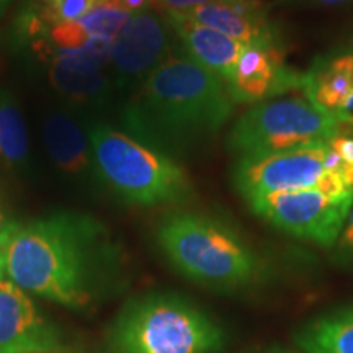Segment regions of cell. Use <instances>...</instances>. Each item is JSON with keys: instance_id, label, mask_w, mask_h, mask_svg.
Wrapping results in <instances>:
<instances>
[{"instance_id": "cell-1", "label": "cell", "mask_w": 353, "mask_h": 353, "mask_svg": "<svg viewBox=\"0 0 353 353\" xmlns=\"http://www.w3.org/2000/svg\"><path fill=\"white\" fill-rule=\"evenodd\" d=\"M3 254L10 281L68 307L87 306L117 267L105 228L76 213L19 224Z\"/></svg>"}, {"instance_id": "cell-2", "label": "cell", "mask_w": 353, "mask_h": 353, "mask_svg": "<svg viewBox=\"0 0 353 353\" xmlns=\"http://www.w3.org/2000/svg\"><path fill=\"white\" fill-rule=\"evenodd\" d=\"M231 114L232 100L218 77L188 57L169 56L144 79L126 126L175 161L214 139Z\"/></svg>"}, {"instance_id": "cell-3", "label": "cell", "mask_w": 353, "mask_h": 353, "mask_svg": "<svg viewBox=\"0 0 353 353\" xmlns=\"http://www.w3.org/2000/svg\"><path fill=\"white\" fill-rule=\"evenodd\" d=\"M159 249L176 272L216 291H239L262 276V260L234 229L211 216L176 211L156 231Z\"/></svg>"}, {"instance_id": "cell-4", "label": "cell", "mask_w": 353, "mask_h": 353, "mask_svg": "<svg viewBox=\"0 0 353 353\" xmlns=\"http://www.w3.org/2000/svg\"><path fill=\"white\" fill-rule=\"evenodd\" d=\"M218 322L179 294L152 293L128 303L108 337V353H221Z\"/></svg>"}, {"instance_id": "cell-5", "label": "cell", "mask_w": 353, "mask_h": 353, "mask_svg": "<svg viewBox=\"0 0 353 353\" xmlns=\"http://www.w3.org/2000/svg\"><path fill=\"white\" fill-rule=\"evenodd\" d=\"M88 141L99 175L130 205H175L193 195L192 180L179 162L126 132L97 126Z\"/></svg>"}, {"instance_id": "cell-6", "label": "cell", "mask_w": 353, "mask_h": 353, "mask_svg": "<svg viewBox=\"0 0 353 353\" xmlns=\"http://www.w3.org/2000/svg\"><path fill=\"white\" fill-rule=\"evenodd\" d=\"M353 114L329 113L306 97L273 99L254 105L234 123L228 144L241 159L259 157L327 143Z\"/></svg>"}, {"instance_id": "cell-7", "label": "cell", "mask_w": 353, "mask_h": 353, "mask_svg": "<svg viewBox=\"0 0 353 353\" xmlns=\"http://www.w3.org/2000/svg\"><path fill=\"white\" fill-rule=\"evenodd\" d=\"M247 205L278 231L322 247H334L353 200L335 201L316 188H306L259 196Z\"/></svg>"}, {"instance_id": "cell-8", "label": "cell", "mask_w": 353, "mask_h": 353, "mask_svg": "<svg viewBox=\"0 0 353 353\" xmlns=\"http://www.w3.org/2000/svg\"><path fill=\"white\" fill-rule=\"evenodd\" d=\"M327 143H317L259 157L239 159L234 185L245 201L273 193L314 188L324 174Z\"/></svg>"}, {"instance_id": "cell-9", "label": "cell", "mask_w": 353, "mask_h": 353, "mask_svg": "<svg viewBox=\"0 0 353 353\" xmlns=\"http://www.w3.org/2000/svg\"><path fill=\"white\" fill-rule=\"evenodd\" d=\"M226 88L236 103L257 105L301 90V72L286 64L280 43L249 44L242 51Z\"/></svg>"}, {"instance_id": "cell-10", "label": "cell", "mask_w": 353, "mask_h": 353, "mask_svg": "<svg viewBox=\"0 0 353 353\" xmlns=\"http://www.w3.org/2000/svg\"><path fill=\"white\" fill-rule=\"evenodd\" d=\"M170 26L156 8L134 13L112 44L110 64L121 81L148 77L169 57Z\"/></svg>"}, {"instance_id": "cell-11", "label": "cell", "mask_w": 353, "mask_h": 353, "mask_svg": "<svg viewBox=\"0 0 353 353\" xmlns=\"http://www.w3.org/2000/svg\"><path fill=\"white\" fill-rule=\"evenodd\" d=\"M113 39L92 38L77 50L46 46L44 59L50 61V81L65 99L92 101L108 90L103 68L110 64Z\"/></svg>"}, {"instance_id": "cell-12", "label": "cell", "mask_w": 353, "mask_h": 353, "mask_svg": "<svg viewBox=\"0 0 353 353\" xmlns=\"http://www.w3.org/2000/svg\"><path fill=\"white\" fill-rule=\"evenodd\" d=\"M61 348L57 330L10 280H0V353H43Z\"/></svg>"}, {"instance_id": "cell-13", "label": "cell", "mask_w": 353, "mask_h": 353, "mask_svg": "<svg viewBox=\"0 0 353 353\" xmlns=\"http://www.w3.org/2000/svg\"><path fill=\"white\" fill-rule=\"evenodd\" d=\"M162 15L165 17L175 37L182 41L188 59L208 70L228 87L245 44L198 23L182 13H162Z\"/></svg>"}, {"instance_id": "cell-14", "label": "cell", "mask_w": 353, "mask_h": 353, "mask_svg": "<svg viewBox=\"0 0 353 353\" xmlns=\"http://www.w3.org/2000/svg\"><path fill=\"white\" fill-rule=\"evenodd\" d=\"M182 15L226 34L245 46L280 43L275 26L255 0H218Z\"/></svg>"}, {"instance_id": "cell-15", "label": "cell", "mask_w": 353, "mask_h": 353, "mask_svg": "<svg viewBox=\"0 0 353 353\" xmlns=\"http://www.w3.org/2000/svg\"><path fill=\"white\" fill-rule=\"evenodd\" d=\"M301 92L324 112L345 113L353 95V54L316 57L301 72Z\"/></svg>"}, {"instance_id": "cell-16", "label": "cell", "mask_w": 353, "mask_h": 353, "mask_svg": "<svg viewBox=\"0 0 353 353\" xmlns=\"http://www.w3.org/2000/svg\"><path fill=\"white\" fill-rule=\"evenodd\" d=\"M131 13L112 2H99L82 19L52 26L51 46L56 50H77L92 38L114 39L131 19Z\"/></svg>"}, {"instance_id": "cell-17", "label": "cell", "mask_w": 353, "mask_h": 353, "mask_svg": "<svg viewBox=\"0 0 353 353\" xmlns=\"http://www.w3.org/2000/svg\"><path fill=\"white\" fill-rule=\"evenodd\" d=\"M43 138L52 162L64 174L82 175L94 164L88 138L68 114H50L44 121Z\"/></svg>"}, {"instance_id": "cell-18", "label": "cell", "mask_w": 353, "mask_h": 353, "mask_svg": "<svg viewBox=\"0 0 353 353\" xmlns=\"http://www.w3.org/2000/svg\"><path fill=\"white\" fill-rule=\"evenodd\" d=\"M294 342L303 353H353V303L309 321Z\"/></svg>"}, {"instance_id": "cell-19", "label": "cell", "mask_w": 353, "mask_h": 353, "mask_svg": "<svg viewBox=\"0 0 353 353\" xmlns=\"http://www.w3.org/2000/svg\"><path fill=\"white\" fill-rule=\"evenodd\" d=\"M28 154L30 136L23 114L12 95L0 92V164L20 167Z\"/></svg>"}, {"instance_id": "cell-20", "label": "cell", "mask_w": 353, "mask_h": 353, "mask_svg": "<svg viewBox=\"0 0 353 353\" xmlns=\"http://www.w3.org/2000/svg\"><path fill=\"white\" fill-rule=\"evenodd\" d=\"M100 0H39L38 25L57 26L82 19Z\"/></svg>"}, {"instance_id": "cell-21", "label": "cell", "mask_w": 353, "mask_h": 353, "mask_svg": "<svg viewBox=\"0 0 353 353\" xmlns=\"http://www.w3.org/2000/svg\"><path fill=\"white\" fill-rule=\"evenodd\" d=\"M327 145L342 161L337 175H341L343 182L353 190V117L339 128L327 141Z\"/></svg>"}, {"instance_id": "cell-22", "label": "cell", "mask_w": 353, "mask_h": 353, "mask_svg": "<svg viewBox=\"0 0 353 353\" xmlns=\"http://www.w3.org/2000/svg\"><path fill=\"white\" fill-rule=\"evenodd\" d=\"M335 247H337L339 259L343 260V262L353 263V206L347 216L341 236H339L337 242H335Z\"/></svg>"}, {"instance_id": "cell-23", "label": "cell", "mask_w": 353, "mask_h": 353, "mask_svg": "<svg viewBox=\"0 0 353 353\" xmlns=\"http://www.w3.org/2000/svg\"><path fill=\"white\" fill-rule=\"evenodd\" d=\"M211 2H218V0H156L154 8L161 13H187Z\"/></svg>"}, {"instance_id": "cell-24", "label": "cell", "mask_w": 353, "mask_h": 353, "mask_svg": "<svg viewBox=\"0 0 353 353\" xmlns=\"http://www.w3.org/2000/svg\"><path fill=\"white\" fill-rule=\"evenodd\" d=\"M17 229H19V224L8 219L7 214L0 208V250L2 252H6L8 242H10Z\"/></svg>"}, {"instance_id": "cell-25", "label": "cell", "mask_w": 353, "mask_h": 353, "mask_svg": "<svg viewBox=\"0 0 353 353\" xmlns=\"http://www.w3.org/2000/svg\"><path fill=\"white\" fill-rule=\"evenodd\" d=\"M107 2H112V3H114V6L123 8V10L130 12L131 15H134V13L154 8L156 0H107Z\"/></svg>"}, {"instance_id": "cell-26", "label": "cell", "mask_w": 353, "mask_h": 353, "mask_svg": "<svg viewBox=\"0 0 353 353\" xmlns=\"http://www.w3.org/2000/svg\"><path fill=\"white\" fill-rule=\"evenodd\" d=\"M286 3H309V6H321V7H334L342 6V3L350 2V0H281Z\"/></svg>"}, {"instance_id": "cell-27", "label": "cell", "mask_w": 353, "mask_h": 353, "mask_svg": "<svg viewBox=\"0 0 353 353\" xmlns=\"http://www.w3.org/2000/svg\"><path fill=\"white\" fill-rule=\"evenodd\" d=\"M3 273H6V254L0 250V280H2Z\"/></svg>"}, {"instance_id": "cell-28", "label": "cell", "mask_w": 353, "mask_h": 353, "mask_svg": "<svg viewBox=\"0 0 353 353\" xmlns=\"http://www.w3.org/2000/svg\"><path fill=\"white\" fill-rule=\"evenodd\" d=\"M259 353H294V352H290V350H283V348H270V350H263V352H259Z\"/></svg>"}, {"instance_id": "cell-29", "label": "cell", "mask_w": 353, "mask_h": 353, "mask_svg": "<svg viewBox=\"0 0 353 353\" xmlns=\"http://www.w3.org/2000/svg\"><path fill=\"white\" fill-rule=\"evenodd\" d=\"M352 112H353V95L350 97V100H348L347 105H345V113L352 114Z\"/></svg>"}, {"instance_id": "cell-30", "label": "cell", "mask_w": 353, "mask_h": 353, "mask_svg": "<svg viewBox=\"0 0 353 353\" xmlns=\"http://www.w3.org/2000/svg\"><path fill=\"white\" fill-rule=\"evenodd\" d=\"M8 2H10V0H0V8H2V7H6Z\"/></svg>"}, {"instance_id": "cell-31", "label": "cell", "mask_w": 353, "mask_h": 353, "mask_svg": "<svg viewBox=\"0 0 353 353\" xmlns=\"http://www.w3.org/2000/svg\"><path fill=\"white\" fill-rule=\"evenodd\" d=\"M43 353H64V352L61 350V348H59V350H52V352H43Z\"/></svg>"}, {"instance_id": "cell-32", "label": "cell", "mask_w": 353, "mask_h": 353, "mask_svg": "<svg viewBox=\"0 0 353 353\" xmlns=\"http://www.w3.org/2000/svg\"><path fill=\"white\" fill-rule=\"evenodd\" d=\"M100 2H105V0H100Z\"/></svg>"}]
</instances>
